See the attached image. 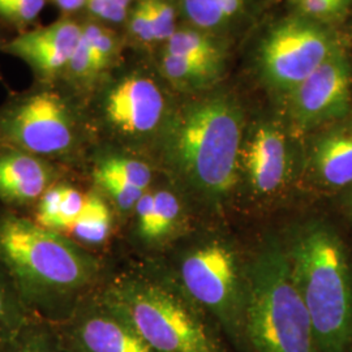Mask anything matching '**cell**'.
Returning <instances> with one entry per match:
<instances>
[{
  "instance_id": "6da1fadb",
  "label": "cell",
  "mask_w": 352,
  "mask_h": 352,
  "mask_svg": "<svg viewBox=\"0 0 352 352\" xmlns=\"http://www.w3.org/2000/svg\"><path fill=\"white\" fill-rule=\"evenodd\" d=\"M0 263L29 314L52 325L67 320L104 282L100 254L4 206Z\"/></svg>"
},
{
  "instance_id": "7a4b0ae2",
  "label": "cell",
  "mask_w": 352,
  "mask_h": 352,
  "mask_svg": "<svg viewBox=\"0 0 352 352\" xmlns=\"http://www.w3.org/2000/svg\"><path fill=\"white\" fill-rule=\"evenodd\" d=\"M243 113L225 94L173 110L153 153L166 168L209 197H222L238 180Z\"/></svg>"
},
{
  "instance_id": "3957f363",
  "label": "cell",
  "mask_w": 352,
  "mask_h": 352,
  "mask_svg": "<svg viewBox=\"0 0 352 352\" xmlns=\"http://www.w3.org/2000/svg\"><path fill=\"white\" fill-rule=\"evenodd\" d=\"M0 144L80 175L96 136L81 97L60 82L34 81L0 104Z\"/></svg>"
},
{
  "instance_id": "277c9868",
  "label": "cell",
  "mask_w": 352,
  "mask_h": 352,
  "mask_svg": "<svg viewBox=\"0 0 352 352\" xmlns=\"http://www.w3.org/2000/svg\"><path fill=\"white\" fill-rule=\"evenodd\" d=\"M289 257L317 347L346 352L352 343V274L340 236L325 223L311 222L295 236Z\"/></svg>"
},
{
  "instance_id": "5b68a950",
  "label": "cell",
  "mask_w": 352,
  "mask_h": 352,
  "mask_svg": "<svg viewBox=\"0 0 352 352\" xmlns=\"http://www.w3.org/2000/svg\"><path fill=\"white\" fill-rule=\"evenodd\" d=\"M244 330L256 352H316L308 309L292 276L289 252L266 244L245 282Z\"/></svg>"
},
{
  "instance_id": "8992f818",
  "label": "cell",
  "mask_w": 352,
  "mask_h": 352,
  "mask_svg": "<svg viewBox=\"0 0 352 352\" xmlns=\"http://www.w3.org/2000/svg\"><path fill=\"white\" fill-rule=\"evenodd\" d=\"M100 294L154 352H223L201 320L151 269L104 280Z\"/></svg>"
},
{
  "instance_id": "52a82bcc",
  "label": "cell",
  "mask_w": 352,
  "mask_h": 352,
  "mask_svg": "<svg viewBox=\"0 0 352 352\" xmlns=\"http://www.w3.org/2000/svg\"><path fill=\"white\" fill-rule=\"evenodd\" d=\"M122 64L85 100L89 122L96 141L148 157L173 110L161 76Z\"/></svg>"
},
{
  "instance_id": "ba28073f",
  "label": "cell",
  "mask_w": 352,
  "mask_h": 352,
  "mask_svg": "<svg viewBox=\"0 0 352 352\" xmlns=\"http://www.w3.org/2000/svg\"><path fill=\"white\" fill-rule=\"evenodd\" d=\"M334 47L321 26L304 19L285 20L263 41L261 74L272 88L291 93L327 60Z\"/></svg>"
},
{
  "instance_id": "9c48e42d",
  "label": "cell",
  "mask_w": 352,
  "mask_h": 352,
  "mask_svg": "<svg viewBox=\"0 0 352 352\" xmlns=\"http://www.w3.org/2000/svg\"><path fill=\"white\" fill-rule=\"evenodd\" d=\"M180 278L189 295L230 331L244 329L245 295L235 254L228 247L214 243L189 253L182 261Z\"/></svg>"
},
{
  "instance_id": "30bf717a",
  "label": "cell",
  "mask_w": 352,
  "mask_h": 352,
  "mask_svg": "<svg viewBox=\"0 0 352 352\" xmlns=\"http://www.w3.org/2000/svg\"><path fill=\"white\" fill-rule=\"evenodd\" d=\"M52 327L67 352H154L126 318L103 300L100 289L80 302L63 322Z\"/></svg>"
},
{
  "instance_id": "8fae6325",
  "label": "cell",
  "mask_w": 352,
  "mask_h": 352,
  "mask_svg": "<svg viewBox=\"0 0 352 352\" xmlns=\"http://www.w3.org/2000/svg\"><path fill=\"white\" fill-rule=\"evenodd\" d=\"M291 116L307 129L346 116L351 107V68L334 47L312 75L291 91Z\"/></svg>"
},
{
  "instance_id": "7c38bea8",
  "label": "cell",
  "mask_w": 352,
  "mask_h": 352,
  "mask_svg": "<svg viewBox=\"0 0 352 352\" xmlns=\"http://www.w3.org/2000/svg\"><path fill=\"white\" fill-rule=\"evenodd\" d=\"M82 32V16H60L49 25L36 26L11 39L1 47L6 55L20 59L36 82H60Z\"/></svg>"
},
{
  "instance_id": "4fadbf2b",
  "label": "cell",
  "mask_w": 352,
  "mask_h": 352,
  "mask_svg": "<svg viewBox=\"0 0 352 352\" xmlns=\"http://www.w3.org/2000/svg\"><path fill=\"white\" fill-rule=\"evenodd\" d=\"M124 41L113 28L82 16V32L60 84L84 101L122 64Z\"/></svg>"
},
{
  "instance_id": "5bb4252c",
  "label": "cell",
  "mask_w": 352,
  "mask_h": 352,
  "mask_svg": "<svg viewBox=\"0 0 352 352\" xmlns=\"http://www.w3.org/2000/svg\"><path fill=\"white\" fill-rule=\"evenodd\" d=\"M76 174L32 153L0 144V206L28 214L47 189Z\"/></svg>"
},
{
  "instance_id": "9a60e30c",
  "label": "cell",
  "mask_w": 352,
  "mask_h": 352,
  "mask_svg": "<svg viewBox=\"0 0 352 352\" xmlns=\"http://www.w3.org/2000/svg\"><path fill=\"white\" fill-rule=\"evenodd\" d=\"M243 161L250 184L256 193L269 195L278 190L289 170L287 145L277 126L261 124L243 151Z\"/></svg>"
},
{
  "instance_id": "2e32d148",
  "label": "cell",
  "mask_w": 352,
  "mask_h": 352,
  "mask_svg": "<svg viewBox=\"0 0 352 352\" xmlns=\"http://www.w3.org/2000/svg\"><path fill=\"white\" fill-rule=\"evenodd\" d=\"M182 215V205L175 193L155 183L136 204L129 215L133 221L132 235L144 248H157L175 232Z\"/></svg>"
},
{
  "instance_id": "e0dca14e",
  "label": "cell",
  "mask_w": 352,
  "mask_h": 352,
  "mask_svg": "<svg viewBox=\"0 0 352 352\" xmlns=\"http://www.w3.org/2000/svg\"><path fill=\"white\" fill-rule=\"evenodd\" d=\"M88 196L87 182L78 174H71L47 189L26 215L45 228L67 235L82 213Z\"/></svg>"
},
{
  "instance_id": "ac0fdd59",
  "label": "cell",
  "mask_w": 352,
  "mask_h": 352,
  "mask_svg": "<svg viewBox=\"0 0 352 352\" xmlns=\"http://www.w3.org/2000/svg\"><path fill=\"white\" fill-rule=\"evenodd\" d=\"M116 217L111 204L89 186L87 205L65 236L98 254L97 250L107 244L113 235Z\"/></svg>"
},
{
  "instance_id": "d6986e66",
  "label": "cell",
  "mask_w": 352,
  "mask_h": 352,
  "mask_svg": "<svg viewBox=\"0 0 352 352\" xmlns=\"http://www.w3.org/2000/svg\"><path fill=\"white\" fill-rule=\"evenodd\" d=\"M222 63L202 62L162 51L157 72L164 82L180 90H197L209 87L222 71Z\"/></svg>"
},
{
  "instance_id": "ffe728a7",
  "label": "cell",
  "mask_w": 352,
  "mask_h": 352,
  "mask_svg": "<svg viewBox=\"0 0 352 352\" xmlns=\"http://www.w3.org/2000/svg\"><path fill=\"white\" fill-rule=\"evenodd\" d=\"M315 166L327 186L351 184L352 135H331L321 140L316 146Z\"/></svg>"
},
{
  "instance_id": "44dd1931",
  "label": "cell",
  "mask_w": 352,
  "mask_h": 352,
  "mask_svg": "<svg viewBox=\"0 0 352 352\" xmlns=\"http://www.w3.org/2000/svg\"><path fill=\"white\" fill-rule=\"evenodd\" d=\"M32 317L10 274L0 263V349L20 333Z\"/></svg>"
},
{
  "instance_id": "7402d4cb",
  "label": "cell",
  "mask_w": 352,
  "mask_h": 352,
  "mask_svg": "<svg viewBox=\"0 0 352 352\" xmlns=\"http://www.w3.org/2000/svg\"><path fill=\"white\" fill-rule=\"evenodd\" d=\"M247 0H182L183 12L199 29H217L232 21Z\"/></svg>"
},
{
  "instance_id": "603a6c76",
  "label": "cell",
  "mask_w": 352,
  "mask_h": 352,
  "mask_svg": "<svg viewBox=\"0 0 352 352\" xmlns=\"http://www.w3.org/2000/svg\"><path fill=\"white\" fill-rule=\"evenodd\" d=\"M162 51L202 62L222 63V51L212 38L201 30L177 28L171 38L162 45Z\"/></svg>"
},
{
  "instance_id": "cb8c5ba5",
  "label": "cell",
  "mask_w": 352,
  "mask_h": 352,
  "mask_svg": "<svg viewBox=\"0 0 352 352\" xmlns=\"http://www.w3.org/2000/svg\"><path fill=\"white\" fill-rule=\"evenodd\" d=\"M0 352H67L62 347L50 322L32 317L10 343Z\"/></svg>"
},
{
  "instance_id": "d4e9b609",
  "label": "cell",
  "mask_w": 352,
  "mask_h": 352,
  "mask_svg": "<svg viewBox=\"0 0 352 352\" xmlns=\"http://www.w3.org/2000/svg\"><path fill=\"white\" fill-rule=\"evenodd\" d=\"M49 0H0V24L20 34L36 28Z\"/></svg>"
},
{
  "instance_id": "484cf974",
  "label": "cell",
  "mask_w": 352,
  "mask_h": 352,
  "mask_svg": "<svg viewBox=\"0 0 352 352\" xmlns=\"http://www.w3.org/2000/svg\"><path fill=\"white\" fill-rule=\"evenodd\" d=\"M124 25L128 37L135 45L141 47L157 45L148 0H135Z\"/></svg>"
},
{
  "instance_id": "4316f807",
  "label": "cell",
  "mask_w": 352,
  "mask_h": 352,
  "mask_svg": "<svg viewBox=\"0 0 352 352\" xmlns=\"http://www.w3.org/2000/svg\"><path fill=\"white\" fill-rule=\"evenodd\" d=\"M135 0H87L84 14L103 25H124Z\"/></svg>"
},
{
  "instance_id": "83f0119b",
  "label": "cell",
  "mask_w": 352,
  "mask_h": 352,
  "mask_svg": "<svg viewBox=\"0 0 352 352\" xmlns=\"http://www.w3.org/2000/svg\"><path fill=\"white\" fill-rule=\"evenodd\" d=\"M157 45H164L175 33V8L168 0H148Z\"/></svg>"
},
{
  "instance_id": "f1b7e54d",
  "label": "cell",
  "mask_w": 352,
  "mask_h": 352,
  "mask_svg": "<svg viewBox=\"0 0 352 352\" xmlns=\"http://www.w3.org/2000/svg\"><path fill=\"white\" fill-rule=\"evenodd\" d=\"M351 0H294L296 8L305 16L327 19L343 12Z\"/></svg>"
},
{
  "instance_id": "f546056e",
  "label": "cell",
  "mask_w": 352,
  "mask_h": 352,
  "mask_svg": "<svg viewBox=\"0 0 352 352\" xmlns=\"http://www.w3.org/2000/svg\"><path fill=\"white\" fill-rule=\"evenodd\" d=\"M60 16H82L87 0H49Z\"/></svg>"
},
{
  "instance_id": "4dcf8cb0",
  "label": "cell",
  "mask_w": 352,
  "mask_h": 352,
  "mask_svg": "<svg viewBox=\"0 0 352 352\" xmlns=\"http://www.w3.org/2000/svg\"><path fill=\"white\" fill-rule=\"evenodd\" d=\"M6 41H7V39H4V38L1 37V34H0V52H1V47H3V45H4Z\"/></svg>"
},
{
  "instance_id": "1f68e13d",
  "label": "cell",
  "mask_w": 352,
  "mask_h": 352,
  "mask_svg": "<svg viewBox=\"0 0 352 352\" xmlns=\"http://www.w3.org/2000/svg\"><path fill=\"white\" fill-rule=\"evenodd\" d=\"M351 1H352V0H351Z\"/></svg>"
}]
</instances>
